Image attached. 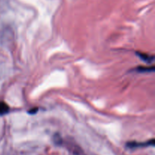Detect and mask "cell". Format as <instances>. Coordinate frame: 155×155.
Returning a JSON list of instances; mask_svg holds the SVG:
<instances>
[{
	"label": "cell",
	"instance_id": "3957f363",
	"mask_svg": "<svg viewBox=\"0 0 155 155\" xmlns=\"http://www.w3.org/2000/svg\"><path fill=\"white\" fill-rule=\"evenodd\" d=\"M9 107L6 103L0 101V115H4L8 113Z\"/></svg>",
	"mask_w": 155,
	"mask_h": 155
},
{
	"label": "cell",
	"instance_id": "7a4b0ae2",
	"mask_svg": "<svg viewBox=\"0 0 155 155\" xmlns=\"http://www.w3.org/2000/svg\"><path fill=\"white\" fill-rule=\"evenodd\" d=\"M136 54H138L139 58L142 59V61L145 62H148V63H150V62H152L154 61V58L153 56L148 55V54H145V53H141V52H136Z\"/></svg>",
	"mask_w": 155,
	"mask_h": 155
},
{
	"label": "cell",
	"instance_id": "6da1fadb",
	"mask_svg": "<svg viewBox=\"0 0 155 155\" xmlns=\"http://www.w3.org/2000/svg\"><path fill=\"white\" fill-rule=\"evenodd\" d=\"M154 145V139H151V140L148 141L146 142H129L127 143V147L130 148H141V147H146L150 146V145Z\"/></svg>",
	"mask_w": 155,
	"mask_h": 155
},
{
	"label": "cell",
	"instance_id": "277c9868",
	"mask_svg": "<svg viewBox=\"0 0 155 155\" xmlns=\"http://www.w3.org/2000/svg\"><path fill=\"white\" fill-rule=\"evenodd\" d=\"M136 71H139L141 73H143V72H150V71H154V68L152 67V68H147V67H139L136 69Z\"/></svg>",
	"mask_w": 155,
	"mask_h": 155
}]
</instances>
